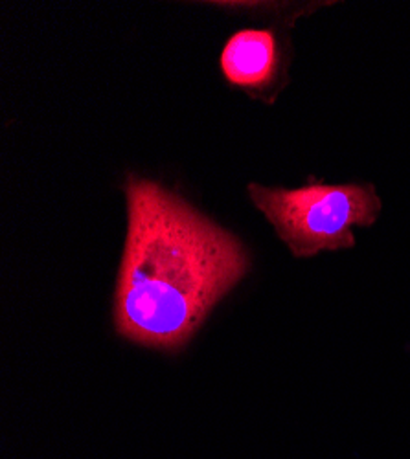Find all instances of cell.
I'll return each mask as SVG.
<instances>
[{
    "mask_svg": "<svg viewBox=\"0 0 410 459\" xmlns=\"http://www.w3.org/2000/svg\"><path fill=\"white\" fill-rule=\"evenodd\" d=\"M127 238L115 327L136 346L179 351L249 273L241 241L161 184L127 175Z\"/></svg>",
    "mask_w": 410,
    "mask_h": 459,
    "instance_id": "cell-1",
    "label": "cell"
},
{
    "mask_svg": "<svg viewBox=\"0 0 410 459\" xmlns=\"http://www.w3.org/2000/svg\"><path fill=\"white\" fill-rule=\"evenodd\" d=\"M247 191L294 257L352 248V228L371 226L381 213V199L371 184L310 180L302 187L285 189L252 182Z\"/></svg>",
    "mask_w": 410,
    "mask_h": 459,
    "instance_id": "cell-2",
    "label": "cell"
},
{
    "mask_svg": "<svg viewBox=\"0 0 410 459\" xmlns=\"http://www.w3.org/2000/svg\"><path fill=\"white\" fill-rule=\"evenodd\" d=\"M280 68V48L271 30H241L221 52V70L231 85L252 96L275 85Z\"/></svg>",
    "mask_w": 410,
    "mask_h": 459,
    "instance_id": "cell-3",
    "label": "cell"
}]
</instances>
